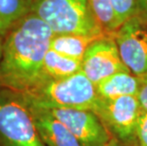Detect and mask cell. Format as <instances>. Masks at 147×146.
<instances>
[{"mask_svg": "<svg viewBox=\"0 0 147 146\" xmlns=\"http://www.w3.org/2000/svg\"><path fill=\"white\" fill-rule=\"evenodd\" d=\"M0 146H46L23 92L0 85Z\"/></svg>", "mask_w": 147, "mask_h": 146, "instance_id": "cell-4", "label": "cell"}, {"mask_svg": "<svg viewBox=\"0 0 147 146\" xmlns=\"http://www.w3.org/2000/svg\"><path fill=\"white\" fill-rule=\"evenodd\" d=\"M96 21L105 32L113 34L118 30L111 0H88Z\"/></svg>", "mask_w": 147, "mask_h": 146, "instance_id": "cell-14", "label": "cell"}, {"mask_svg": "<svg viewBox=\"0 0 147 146\" xmlns=\"http://www.w3.org/2000/svg\"><path fill=\"white\" fill-rule=\"evenodd\" d=\"M23 93L30 101L46 108L92 111L99 99L95 85L83 71L64 79L46 81Z\"/></svg>", "mask_w": 147, "mask_h": 146, "instance_id": "cell-3", "label": "cell"}, {"mask_svg": "<svg viewBox=\"0 0 147 146\" xmlns=\"http://www.w3.org/2000/svg\"><path fill=\"white\" fill-rule=\"evenodd\" d=\"M54 32L43 20L30 12L3 38L0 85L29 92L43 82L44 59Z\"/></svg>", "mask_w": 147, "mask_h": 146, "instance_id": "cell-1", "label": "cell"}, {"mask_svg": "<svg viewBox=\"0 0 147 146\" xmlns=\"http://www.w3.org/2000/svg\"><path fill=\"white\" fill-rule=\"evenodd\" d=\"M94 112L113 139L125 146H138L137 129L142 107L136 96L97 101Z\"/></svg>", "mask_w": 147, "mask_h": 146, "instance_id": "cell-5", "label": "cell"}, {"mask_svg": "<svg viewBox=\"0 0 147 146\" xmlns=\"http://www.w3.org/2000/svg\"><path fill=\"white\" fill-rule=\"evenodd\" d=\"M138 146H147V112L140 111L137 129Z\"/></svg>", "mask_w": 147, "mask_h": 146, "instance_id": "cell-16", "label": "cell"}, {"mask_svg": "<svg viewBox=\"0 0 147 146\" xmlns=\"http://www.w3.org/2000/svg\"><path fill=\"white\" fill-rule=\"evenodd\" d=\"M113 36L128 69L137 76L147 73V18L135 14Z\"/></svg>", "mask_w": 147, "mask_h": 146, "instance_id": "cell-6", "label": "cell"}, {"mask_svg": "<svg viewBox=\"0 0 147 146\" xmlns=\"http://www.w3.org/2000/svg\"><path fill=\"white\" fill-rule=\"evenodd\" d=\"M139 78V91H138V101L142 110L147 112V73L138 76Z\"/></svg>", "mask_w": 147, "mask_h": 146, "instance_id": "cell-17", "label": "cell"}, {"mask_svg": "<svg viewBox=\"0 0 147 146\" xmlns=\"http://www.w3.org/2000/svg\"><path fill=\"white\" fill-rule=\"evenodd\" d=\"M106 146H125V145H123V143H121V142L118 141L116 139H111V141L108 142Z\"/></svg>", "mask_w": 147, "mask_h": 146, "instance_id": "cell-19", "label": "cell"}, {"mask_svg": "<svg viewBox=\"0 0 147 146\" xmlns=\"http://www.w3.org/2000/svg\"><path fill=\"white\" fill-rule=\"evenodd\" d=\"M82 63V71L94 85L115 73L131 72L121 60L113 34L95 40L86 49Z\"/></svg>", "mask_w": 147, "mask_h": 146, "instance_id": "cell-7", "label": "cell"}, {"mask_svg": "<svg viewBox=\"0 0 147 146\" xmlns=\"http://www.w3.org/2000/svg\"><path fill=\"white\" fill-rule=\"evenodd\" d=\"M33 0H0V37L4 38L22 18L32 12Z\"/></svg>", "mask_w": 147, "mask_h": 146, "instance_id": "cell-13", "label": "cell"}, {"mask_svg": "<svg viewBox=\"0 0 147 146\" xmlns=\"http://www.w3.org/2000/svg\"><path fill=\"white\" fill-rule=\"evenodd\" d=\"M139 78L132 72H118L95 85L100 98L112 100L124 96H136L139 91Z\"/></svg>", "mask_w": 147, "mask_h": 146, "instance_id": "cell-10", "label": "cell"}, {"mask_svg": "<svg viewBox=\"0 0 147 146\" xmlns=\"http://www.w3.org/2000/svg\"><path fill=\"white\" fill-rule=\"evenodd\" d=\"M2 52H3V38L0 37V61L2 58Z\"/></svg>", "mask_w": 147, "mask_h": 146, "instance_id": "cell-20", "label": "cell"}, {"mask_svg": "<svg viewBox=\"0 0 147 146\" xmlns=\"http://www.w3.org/2000/svg\"><path fill=\"white\" fill-rule=\"evenodd\" d=\"M25 98L44 144L46 146H81L67 127L53 116L48 108L34 104L26 95Z\"/></svg>", "mask_w": 147, "mask_h": 146, "instance_id": "cell-9", "label": "cell"}, {"mask_svg": "<svg viewBox=\"0 0 147 146\" xmlns=\"http://www.w3.org/2000/svg\"><path fill=\"white\" fill-rule=\"evenodd\" d=\"M137 14L147 18V0H138Z\"/></svg>", "mask_w": 147, "mask_h": 146, "instance_id": "cell-18", "label": "cell"}, {"mask_svg": "<svg viewBox=\"0 0 147 146\" xmlns=\"http://www.w3.org/2000/svg\"><path fill=\"white\" fill-rule=\"evenodd\" d=\"M111 2L118 29L128 19L137 14L138 0H111Z\"/></svg>", "mask_w": 147, "mask_h": 146, "instance_id": "cell-15", "label": "cell"}, {"mask_svg": "<svg viewBox=\"0 0 147 146\" xmlns=\"http://www.w3.org/2000/svg\"><path fill=\"white\" fill-rule=\"evenodd\" d=\"M72 133L81 146H106L111 135L99 117L90 110L48 108Z\"/></svg>", "mask_w": 147, "mask_h": 146, "instance_id": "cell-8", "label": "cell"}, {"mask_svg": "<svg viewBox=\"0 0 147 146\" xmlns=\"http://www.w3.org/2000/svg\"><path fill=\"white\" fill-rule=\"evenodd\" d=\"M32 12L48 25L54 34H105L93 15L88 0H33Z\"/></svg>", "mask_w": 147, "mask_h": 146, "instance_id": "cell-2", "label": "cell"}, {"mask_svg": "<svg viewBox=\"0 0 147 146\" xmlns=\"http://www.w3.org/2000/svg\"><path fill=\"white\" fill-rule=\"evenodd\" d=\"M82 61L67 57L49 48L43 63V83L49 80H60L82 71ZM40 83V85H41Z\"/></svg>", "mask_w": 147, "mask_h": 146, "instance_id": "cell-11", "label": "cell"}, {"mask_svg": "<svg viewBox=\"0 0 147 146\" xmlns=\"http://www.w3.org/2000/svg\"><path fill=\"white\" fill-rule=\"evenodd\" d=\"M100 37L102 36L54 34L51 41V49L67 57L82 61L88 46Z\"/></svg>", "mask_w": 147, "mask_h": 146, "instance_id": "cell-12", "label": "cell"}]
</instances>
